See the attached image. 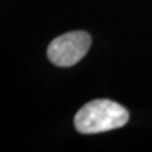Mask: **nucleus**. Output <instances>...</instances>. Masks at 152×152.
Returning a JSON list of instances; mask_svg holds the SVG:
<instances>
[{"instance_id":"obj_2","label":"nucleus","mask_w":152,"mask_h":152,"mask_svg":"<svg viewBox=\"0 0 152 152\" xmlns=\"http://www.w3.org/2000/svg\"><path fill=\"white\" fill-rule=\"evenodd\" d=\"M91 46V37L83 31L69 32L55 38L50 43L47 56L50 61L60 67H70L77 64L88 53Z\"/></svg>"},{"instance_id":"obj_1","label":"nucleus","mask_w":152,"mask_h":152,"mask_svg":"<svg viewBox=\"0 0 152 152\" xmlns=\"http://www.w3.org/2000/svg\"><path fill=\"white\" fill-rule=\"evenodd\" d=\"M129 119L127 109L108 99H96L80 109L75 115V128L80 133L91 134L117 129Z\"/></svg>"}]
</instances>
